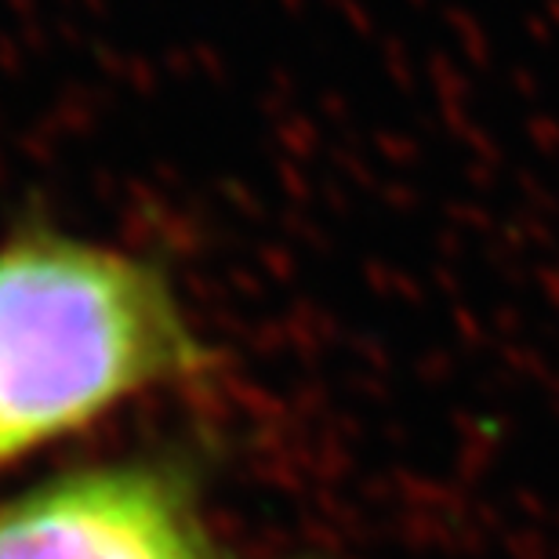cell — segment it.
<instances>
[{
  "label": "cell",
  "instance_id": "obj_1",
  "mask_svg": "<svg viewBox=\"0 0 559 559\" xmlns=\"http://www.w3.org/2000/svg\"><path fill=\"white\" fill-rule=\"evenodd\" d=\"M215 371L164 262L40 218L0 240V476Z\"/></svg>",
  "mask_w": 559,
  "mask_h": 559
},
{
  "label": "cell",
  "instance_id": "obj_2",
  "mask_svg": "<svg viewBox=\"0 0 559 559\" xmlns=\"http://www.w3.org/2000/svg\"><path fill=\"white\" fill-rule=\"evenodd\" d=\"M0 559H240L193 447L87 457L0 501Z\"/></svg>",
  "mask_w": 559,
  "mask_h": 559
}]
</instances>
